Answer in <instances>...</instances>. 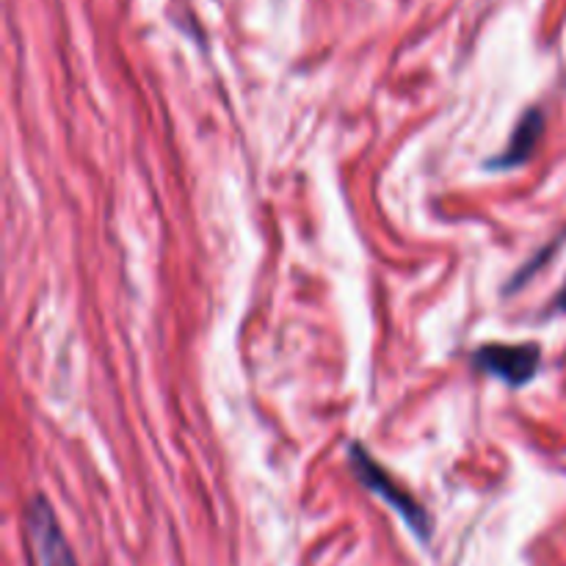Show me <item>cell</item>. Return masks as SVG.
<instances>
[{
	"mask_svg": "<svg viewBox=\"0 0 566 566\" xmlns=\"http://www.w3.org/2000/svg\"><path fill=\"white\" fill-rule=\"evenodd\" d=\"M348 459H352V473L357 475L359 484L365 486L368 492H374L379 501H385L398 517L407 523V528L412 531L418 539L429 542L431 539V517L363 446H352L348 448Z\"/></svg>",
	"mask_w": 566,
	"mask_h": 566,
	"instance_id": "obj_1",
	"label": "cell"
},
{
	"mask_svg": "<svg viewBox=\"0 0 566 566\" xmlns=\"http://www.w3.org/2000/svg\"><path fill=\"white\" fill-rule=\"evenodd\" d=\"M473 365L503 385L525 387L539 370L542 348L536 343H486L473 352Z\"/></svg>",
	"mask_w": 566,
	"mask_h": 566,
	"instance_id": "obj_2",
	"label": "cell"
},
{
	"mask_svg": "<svg viewBox=\"0 0 566 566\" xmlns=\"http://www.w3.org/2000/svg\"><path fill=\"white\" fill-rule=\"evenodd\" d=\"M28 528H31L42 566H77L70 542L64 539V531L55 520L53 506L44 497H36L28 509Z\"/></svg>",
	"mask_w": 566,
	"mask_h": 566,
	"instance_id": "obj_3",
	"label": "cell"
},
{
	"mask_svg": "<svg viewBox=\"0 0 566 566\" xmlns=\"http://www.w3.org/2000/svg\"><path fill=\"white\" fill-rule=\"evenodd\" d=\"M542 136H545V114H542L539 108H528L523 116H520L517 125H514L512 138H509L506 147L501 149V155L492 158L486 166H490V169L509 171L528 164L531 155H534L536 147H539Z\"/></svg>",
	"mask_w": 566,
	"mask_h": 566,
	"instance_id": "obj_4",
	"label": "cell"
},
{
	"mask_svg": "<svg viewBox=\"0 0 566 566\" xmlns=\"http://www.w3.org/2000/svg\"><path fill=\"white\" fill-rule=\"evenodd\" d=\"M551 313L553 315H564L566 313V280H564L562 291H558L556 298H553V302H551Z\"/></svg>",
	"mask_w": 566,
	"mask_h": 566,
	"instance_id": "obj_5",
	"label": "cell"
}]
</instances>
